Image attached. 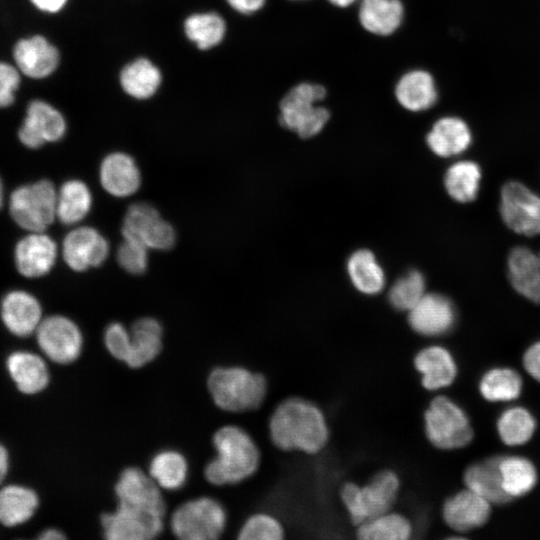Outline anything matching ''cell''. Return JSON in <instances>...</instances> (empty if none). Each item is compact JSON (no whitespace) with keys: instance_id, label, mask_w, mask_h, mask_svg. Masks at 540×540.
<instances>
[{"instance_id":"obj_1","label":"cell","mask_w":540,"mask_h":540,"mask_svg":"<svg viewBox=\"0 0 540 540\" xmlns=\"http://www.w3.org/2000/svg\"><path fill=\"white\" fill-rule=\"evenodd\" d=\"M268 432L271 442L279 450L308 455L320 453L330 438L322 409L298 396L288 397L275 407L269 418Z\"/></svg>"},{"instance_id":"obj_2","label":"cell","mask_w":540,"mask_h":540,"mask_svg":"<svg viewBox=\"0 0 540 540\" xmlns=\"http://www.w3.org/2000/svg\"><path fill=\"white\" fill-rule=\"evenodd\" d=\"M216 455L204 468L206 480L216 486L240 483L259 469L261 453L252 436L237 425H225L213 434Z\"/></svg>"},{"instance_id":"obj_3","label":"cell","mask_w":540,"mask_h":540,"mask_svg":"<svg viewBox=\"0 0 540 540\" xmlns=\"http://www.w3.org/2000/svg\"><path fill=\"white\" fill-rule=\"evenodd\" d=\"M327 97V87L321 82L302 80L293 84L278 102V124L301 139L319 135L332 119L331 109L324 104Z\"/></svg>"},{"instance_id":"obj_4","label":"cell","mask_w":540,"mask_h":540,"mask_svg":"<svg viewBox=\"0 0 540 540\" xmlns=\"http://www.w3.org/2000/svg\"><path fill=\"white\" fill-rule=\"evenodd\" d=\"M207 389L213 403L232 413L261 407L268 392L266 377L242 366H218L207 377Z\"/></svg>"},{"instance_id":"obj_5","label":"cell","mask_w":540,"mask_h":540,"mask_svg":"<svg viewBox=\"0 0 540 540\" xmlns=\"http://www.w3.org/2000/svg\"><path fill=\"white\" fill-rule=\"evenodd\" d=\"M401 488L398 474L391 469L375 473L363 485L346 482L340 488V499L350 521L358 526L361 523L393 509Z\"/></svg>"},{"instance_id":"obj_6","label":"cell","mask_w":540,"mask_h":540,"mask_svg":"<svg viewBox=\"0 0 540 540\" xmlns=\"http://www.w3.org/2000/svg\"><path fill=\"white\" fill-rule=\"evenodd\" d=\"M424 431L428 441L441 450L463 448L473 438V429L466 412L444 395L430 401L424 412Z\"/></svg>"},{"instance_id":"obj_7","label":"cell","mask_w":540,"mask_h":540,"mask_svg":"<svg viewBox=\"0 0 540 540\" xmlns=\"http://www.w3.org/2000/svg\"><path fill=\"white\" fill-rule=\"evenodd\" d=\"M171 532L182 540H215L225 531L227 512L217 499L207 496L187 500L170 517Z\"/></svg>"},{"instance_id":"obj_8","label":"cell","mask_w":540,"mask_h":540,"mask_svg":"<svg viewBox=\"0 0 540 540\" xmlns=\"http://www.w3.org/2000/svg\"><path fill=\"white\" fill-rule=\"evenodd\" d=\"M57 191L52 182L43 179L18 187L9 200V211L21 228L43 232L56 216Z\"/></svg>"},{"instance_id":"obj_9","label":"cell","mask_w":540,"mask_h":540,"mask_svg":"<svg viewBox=\"0 0 540 540\" xmlns=\"http://www.w3.org/2000/svg\"><path fill=\"white\" fill-rule=\"evenodd\" d=\"M166 512L117 502L113 511L102 514L101 529L107 540H151L164 528Z\"/></svg>"},{"instance_id":"obj_10","label":"cell","mask_w":540,"mask_h":540,"mask_svg":"<svg viewBox=\"0 0 540 540\" xmlns=\"http://www.w3.org/2000/svg\"><path fill=\"white\" fill-rule=\"evenodd\" d=\"M37 342L42 352L57 364H70L83 349V335L71 319L54 315L42 319L37 330Z\"/></svg>"},{"instance_id":"obj_11","label":"cell","mask_w":540,"mask_h":540,"mask_svg":"<svg viewBox=\"0 0 540 540\" xmlns=\"http://www.w3.org/2000/svg\"><path fill=\"white\" fill-rule=\"evenodd\" d=\"M500 213L514 232L526 236L540 234V196L522 183L511 181L503 186Z\"/></svg>"},{"instance_id":"obj_12","label":"cell","mask_w":540,"mask_h":540,"mask_svg":"<svg viewBox=\"0 0 540 540\" xmlns=\"http://www.w3.org/2000/svg\"><path fill=\"white\" fill-rule=\"evenodd\" d=\"M124 239L136 240L147 248L167 250L175 243L173 227L161 219L158 211L149 204L136 203L129 207L123 221Z\"/></svg>"},{"instance_id":"obj_13","label":"cell","mask_w":540,"mask_h":540,"mask_svg":"<svg viewBox=\"0 0 540 540\" xmlns=\"http://www.w3.org/2000/svg\"><path fill=\"white\" fill-rule=\"evenodd\" d=\"M65 133L66 121L61 112L44 100L34 99L26 108L18 137L24 146L36 149L59 141Z\"/></svg>"},{"instance_id":"obj_14","label":"cell","mask_w":540,"mask_h":540,"mask_svg":"<svg viewBox=\"0 0 540 540\" xmlns=\"http://www.w3.org/2000/svg\"><path fill=\"white\" fill-rule=\"evenodd\" d=\"M397 105L407 113L418 114L433 108L439 91L433 74L423 67H410L403 71L393 86Z\"/></svg>"},{"instance_id":"obj_15","label":"cell","mask_w":540,"mask_h":540,"mask_svg":"<svg viewBox=\"0 0 540 540\" xmlns=\"http://www.w3.org/2000/svg\"><path fill=\"white\" fill-rule=\"evenodd\" d=\"M14 65L23 76L40 80L58 68V49L44 36L32 35L19 39L12 50Z\"/></svg>"},{"instance_id":"obj_16","label":"cell","mask_w":540,"mask_h":540,"mask_svg":"<svg viewBox=\"0 0 540 540\" xmlns=\"http://www.w3.org/2000/svg\"><path fill=\"white\" fill-rule=\"evenodd\" d=\"M407 313L412 330L425 337L444 335L456 322L453 303L438 293H426Z\"/></svg>"},{"instance_id":"obj_17","label":"cell","mask_w":540,"mask_h":540,"mask_svg":"<svg viewBox=\"0 0 540 540\" xmlns=\"http://www.w3.org/2000/svg\"><path fill=\"white\" fill-rule=\"evenodd\" d=\"M491 503L466 488L446 499L442 506L445 524L457 533L483 526L491 515Z\"/></svg>"},{"instance_id":"obj_18","label":"cell","mask_w":540,"mask_h":540,"mask_svg":"<svg viewBox=\"0 0 540 540\" xmlns=\"http://www.w3.org/2000/svg\"><path fill=\"white\" fill-rule=\"evenodd\" d=\"M66 264L74 271L100 266L108 257L109 244L94 228L80 227L69 232L62 246Z\"/></svg>"},{"instance_id":"obj_19","label":"cell","mask_w":540,"mask_h":540,"mask_svg":"<svg viewBox=\"0 0 540 540\" xmlns=\"http://www.w3.org/2000/svg\"><path fill=\"white\" fill-rule=\"evenodd\" d=\"M406 18L403 0H359L356 19L369 35L388 38L396 34Z\"/></svg>"},{"instance_id":"obj_20","label":"cell","mask_w":540,"mask_h":540,"mask_svg":"<svg viewBox=\"0 0 540 540\" xmlns=\"http://www.w3.org/2000/svg\"><path fill=\"white\" fill-rule=\"evenodd\" d=\"M57 258L55 241L43 232H31L15 247L14 259L17 270L28 278L47 274Z\"/></svg>"},{"instance_id":"obj_21","label":"cell","mask_w":540,"mask_h":540,"mask_svg":"<svg viewBox=\"0 0 540 540\" xmlns=\"http://www.w3.org/2000/svg\"><path fill=\"white\" fill-rule=\"evenodd\" d=\"M162 489L151 476L138 467H127L114 486L117 502L135 504L166 512Z\"/></svg>"},{"instance_id":"obj_22","label":"cell","mask_w":540,"mask_h":540,"mask_svg":"<svg viewBox=\"0 0 540 540\" xmlns=\"http://www.w3.org/2000/svg\"><path fill=\"white\" fill-rule=\"evenodd\" d=\"M421 375L422 386L437 391L450 386L457 376V365L451 352L440 345H430L419 350L413 359Z\"/></svg>"},{"instance_id":"obj_23","label":"cell","mask_w":540,"mask_h":540,"mask_svg":"<svg viewBox=\"0 0 540 540\" xmlns=\"http://www.w3.org/2000/svg\"><path fill=\"white\" fill-rule=\"evenodd\" d=\"M0 315L6 328L18 337L31 335L42 321L39 301L30 293L21 290L11 291L4 296Z\"/></svg>"},{"instance_id":"obj_24","label":"cell","mask_w":540,"mask_h":540,"mask_svg":"<svg viewBox=\"0 0 540 540\" xmlns=\"http://www.w3.org/2000/svg\"><path fill=\"white\" fill-rule=\"evenodd\" d=\"M425 141L435 155L448 158L463 153L470 146L472 135L461 118L443 116L432 124Z\"/></svg>"},{"instance_id":"obj_25","label":"cell","mask_w":540,"mask_h":540,"mask_svg":"<svg viewBox=\"0 0 540 540\" xmlns=\"http://www.w3.org/2000/svg\"><path fill=\"white\" fill-rule=\"evenodd\" d=\"M100 181L109 194L128 197L138 190L141 176L132 157L116 152L109 154L102 161Z\"/></svg>"},{"instance_id":"obj_26","label":"cell","mask_w":540,"mask_h":540,"mask_svg":"<svg viewBox=\"0 0 540 540\" xmlns=\"http://www.w3.org/2000/svg\"><path fill=\"white\" fill-rule=\"evenodd\" d=\"M163 347V329L154 318L137 320L130 329V353L126 365L133 369L151 363Z\"/></svg>"},{"instance_id":"obj_27","label":"cell","mask_w":540,"mask_h":540,"mask_svg":"<svg viewBox=\"0 0 540 540\" xmlns=\"http://www.w3.org/2000/svg\"><path fill=\"white\" fill-rule=\"evenodd\" d=\"M500 459L501 456H491L475 462L467 467L463 476L466 488L496 505L506 504L512 500L502 487Z\"/></svg>"},{"instance_id":"obj_28","label":"cell","mask_w":540,"mask_h":540,"mask_svg":"<svg viewBox=\"0 0 540 540\" xmlns=\"http://www.w3.org/2000/svg\"><path fill=\"white\" fill-rule=\"evenodd\" d=\"M508 275L514 289L525 298L540 303V259L526 247H515L508 257Z\"/></svg>"},{"instance_id":"obj_29","label":"cell","mask_w":540,"mask_h":540,"mask_svg":"<svg viewBox=\"0 0 540 540\" xmlns=\"http://www.w3.org/2000/svg\"><path fill=\"white\" fill-rule=\"evenodd\" d=\"M6 364L12 380L22 393L36 394L47 387L49 370L40 356L18 351L9 355Z\"/></svg>"},{"instance_id":"obj_30","label":"cell","mask_w":540,"mask_h":540,"mask_svg":"<svg viewBox=\"0 0 540 540\" xmlns=\"http://www.w3.org/2000/svg\"><path fill=\"white\" fill-rule=\"evenodd\" d=\"M148 474L162 490L175 491L187 482L189 464L181 452L165 449L151 458Z\"/></svg>"},{"instance_id":"obj_31","label":"cell","mask_w":540,"mask_h":540,"mask_svg":"<svg viewBox=\"0 0 540 540\" xmlns=\"http://www.w3.org/2000/svg\"><path fill=\"white\" fill-rule=\"evenodd\" d=\"M39 499L30 488L9 485L0 490V523L13 527L28 521L36 512Z\"/></svg>"},{"instance_id":"obj_32","label":"cell","mask_w":540,"mask_h":540,"mask_svg":"<svg viewBox=\"0 0 540 540\" xmlns=\"http://www.w3.org/2000/svg\"><path fill=\"white\" fill-rule=\"evenodd\" d=\"M347 271L354 287L363 294H378L385 286L384 270L369 250L355 251L347 261Z\"/></svg>"},{"instance_id":"obj_33","label":"cell","mask_w":540,"mask_h":540,"mask_svg":"<svg viewBox=\"0 0 540 540\" xmlns=\"http://www.w3.org/2000/svg\"><path fill=\"white\" fill-rule=\"evenodd\" d=\"M412 534L410 519L393 509L356 526V536L361 540H408Z\"/></svg>"},{"instance_id":"obj_34","label":"cell","mask_w":540,"mask_h":540,"mask_svg":"<svg viewBox=\"0 0 540 540\" xmlns=\"http://www.w3.org/2000/svg\"><path fill=\"white\" fill-rule=\"evenodd\" d=\"M161 72L146 58H139L126 65L120 74L123 90L136 99H147L155 94L161 84Z\"/></svg>"},{"instance_id":"obj_35","label":"cell","mask_w":540,"mask_h":540,"mask_svg":"<svg viewBox=\"0 0 540 540\" xmlns=\"http://www.w3.org/2000/svg\"><path fill=\"white\" fill-rule=\"evenodd\" d=\"M92 195L80 180L66 181L57 193L56 216L66 225L81 221L90 211Z\"/></svg>"},{"instance_id":"obj_36","label":"cell","mask_w":540,"mask_h":540,"mask_svg":"<svg viewBox=\"0 0 540 540\" xmlns=\"http://www.w3.org/2000/svg\"><path fill=\"white\" fill-rule=\"evenodd\" d=\"M499 469L502 487L511 499L529 493L536 485V468L525 457L501 456Z\"/></svg>"},{"instance_id":"obj_37","label":"cell","mask_w":540,"mask_h":540,"mask_svg":"<svg viewBox=\"0 0 540 540\" xmlns=\"http://www.w3.org/2000/svg\"><path fill=\"white\" fill-rule=\"evenodd\" d=\"M481 169L472 161H459L451 165L444 176V185L449 196L457 202L473 201L478 193Z\"/></svg>"},{"instance_id":"obj_38","label":"cell","mask_w":540,"mask_h":540,"mask_svg":"<svg viewBox=\"0 0 540 540\" xmlns=\"http://www.w3.org/2000/svg\"><path fill=\"white\" fill-rule=\"evenodd\" d=\"M522 378L511 368L497 367L488 370L480 379L479 390L483 398L490 402H508L519 397Z\"/></svg>"},{"instance_id":"obj_39","label":"cell","mask_w":540,"mask_h":540,"mask_svg":"<svg viewBox=\"0 0 540 540\" xmlns=\"http://www.w3.org/2000/svg\"><path fill=\"white\" fill-rule=\"evenodd\" d=\"M496 428L504 444L519 446L532 438L536 429V421L526 408L513 406L501 413Z\"/></svg>"},{"instance_id":"obj_40","label":"cell","mask_w":540,"mask_h":540,"mask_svg":"<svg viewBox=\"0 0 540 540\" xmlns=\"http://www.w3.org/2000/svg\"><path fill=\"white\" fill-rule=\"evenodd\" d=\"M184 31L188 39L201 50L218 45L226 33L224 19L216 13H197L184 22Z\"/></svg>"},{"instance_id":"obj_41","label":"cell","mask_w":540,"mask_h":540,"mask_svg":"<svg viewBox=\"0 0 540 540\" xmlns=\"http://www.w3.org/2000/svg\"><path fill=\"white\" fill-rule=\"evenodd\" d=\"M423 275L412 270L400 277L389 290V302L399 311L408 312L426 294Z\"/></svg>"},{"instance_id":"obj_42","label":"cell","mask_w":540,"mask_h":540,"mask_svg":"<svg viewBox=\"0 0 540 540\" xmlns=\"http://www.w3.org/2000/svg\"><path fill=\"white\" fill-rule=\"evenodd\" d=\"M285 529L280 520L265 512L249 516L238 531L240 540H281Z\"/></svg>"},{"instance_id":"obj_43","label":"cell","mask_w":540,"mask_h":540,"mask_svg":"<svg viewBox=\"0 0 540 540\" xmlns=\"http://www.w3.org/2000/svg\"><path fill=\"white\" fill-rule=\"evenodd\" d=\"M147 247L139 241L124 239L118 248L120 266L131 274L143 273L148 265Z\"/></svg>"},{"instance_id":"obj_44","label":"cell","mask_w":540,"mask_h":540,"mask_svg":"<svg viewBox=\"0 0 540 540\" xmlns=\"http://www.w3.org/2000/svg\"><path fill=\"white\" fill-rule=\"evenodd\" d=\"M104 344L113 358L125 364L130 353V330L118 322L109 324L104 331Z\"/></svg>"},{"instance_id":"obj_45","label":"cell","mask_w":540,"mask_h":540,"mask_svg":"<svg viewBox=\"0 0 540 540\" xmlns=\"http://www.w3.org/2000/svg\"><path fill=\"white\" fill-rule=\"evenodd\" d=\"M21 76L14 64L0 61V108H7L14 103Z\"/></svg>"},{"instance_id":"obj_46","label":"cell","mask_w":540,"mask_h":540,"mask_svg":"<svg viewBox=\"0 0 540 540\" xmlns=\"http://www.w3.org/2000/svg\"><path fill=\"white\" fill-rule=\"evenodd\" d=\"M523 366L532 378L540 382V341L535 342L525 351Z\"/></svg>"},{"instance_id":"obj_47","label":"cell","mask_w":540,"mask_h":540,"mask_svg":"<svg viewBox=\"0 0 540 540\" xmlns=\"http://www.w3.org/2000/svg\"><path fill=\"white\" fill-rule=\"evenodd\" d=\"M238 13L252 15L264 8L267 0H226Z\"/></svg>"},{"instance_id":"obj_48","label":"cell","mask_w":540,"mask_h":540,"mask_svg":"<svg viewBox=\"0 0 540 540\" xmlns=\"http://www.w3.org/2000/svg\"><path fill=\"white\" fill-rule=\"evenodd\" d=\"M39 11L44 13L60 12L67 4L68 0H29Z\"/></svg>"},{"instance_id":"obj_49","label":"cell","mask_w":540,"mask_h":540,"mask_svg":"<svg viewBox=\"0 0 540 540\" xmlns=\"http://www.w3.org/2000/svg\"><path fill=\"white\" fill-rule=\"evenodd\" d=\"M9 468V456L4 446L0 444V484L5 479Z\"/></svg>"},{"instance_id":"obj_50","label":"cell","mask_w":540,"mask_h":540,"mask_svg":"<svg viewBox=\"0 0 540 540\" xmlns=\"http://www.w3.org/2000/svg\"><path fill=\"white\" fill-rule=\"evenodd\" d=\"M38 538L41 540H62L65 539L66 536L58 529L49 528L42 531Z\"/></svg>"},{"instance_id":"obj_51","label":"cell","mask_w":540,"mask_h":540,"mask_svg":"<svg viewBox=\"0 0 540 540\" xmlns=\"http://www.w3.org/2000/svg\"><path fill=\"white\" fill-rule=\"evenodd\" d=\"M330 6L345 10L353 7L359 0H325Z\"/></svg>"},{"instance_id":"obj_52","label":"cell","mask_w":540,"mask_h":540,"mask_svg":"<svg viewBox=\"0 0 540 540\" xmlns=\"http://www.w3.org/2000/svg\"><path fill=\"white\" fill-rule=\"evenodd\" d=\"M2 202H3V187H2L1 180H0V208L2 206Z\"/></svg>"},{"instance_id":"obj_53","label":"cell","mask_w":540,"mask_h":540,"mask_svg":"<svg viewBox=\"0 0 540 540\" xmlns=\"http://www.w3.org/2000/svg\"><path fill=\"white\" fill-rule=\"evenodd\" d=\"M286 1L301 3V2H308V1H310V0H286Z\"/></svg>"},{"instance_id":"obj_54","label":"cell","mask_w":540,"mask_h":540,"mask_svg":"<svg viewBox=\"0 0 540 540\" xmlns=\"http://www.w3.org/2000/svg\"><path fill=\"white\" fill-rule=\"evenodd\" d=\"M539 259H540V255H539Z\"/></svg>"}]
</instances>
